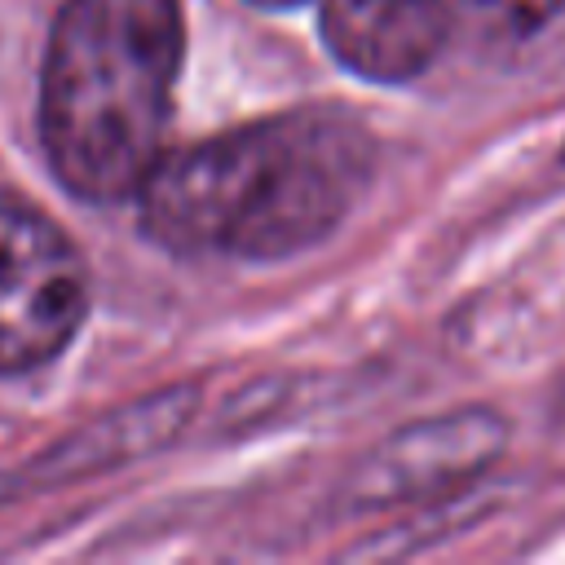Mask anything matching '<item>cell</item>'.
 Listing matches in <instances>:
<instances>
[{
  "instance_id": "1",
  "label": "cell",
  "mask_w": 565,
  "mask_h": 565,
  "mask_svg": "<svg viewBox=\"0 0 565 565\" xmlns=\"http://www.w3.org/2000/svg\"><path fill=\"white\" fill-rule=\"evenodd\" d=\"M375 177V137L335 106H300L159 154L141 230L181 256L282 260L331 238Z\"/></svg>"
},
{
  "instance_id": "2",
  "label": "cell",
  "mask_w": 565,
  "mask_h": 565,
  "mask_svg": "<svg viewBox=\"0 0 565 565\" xmlns=\"http://www.w3.org/2000/svg\"><path fill=\"white\" fill-rule=\"evenodd\" d=\"M185 53L181 0H66L40 79V137L57 181L88 203L137 194L163 154Z\"/></svg>"
},
{
  "instance_id": "3",
  "label": "cell",
  "mask_w": 565,
  "mask_h": 565,
  "mask_svg": "<svg viewBox=\"0 0 565 565\" xmlns=\"http://www.w3.org/2000/svg\"><path fill=\"white\" fill-rule=\"evenodd\" d=\"M88 274L75 243L0 185V375L57 358L84 322Z\"/></svg>"
},
{
  "instance_id": "4",
  "label": "cell",
  "mask_w": 565,
  "mask_h": 565,
  "mask_svg": "<svg viewBox=\"0 0 565 565\" xmlns=\"http://www.w3.org/2000/svg\"><path fill=\"white\" fill-rule=\"evenodd\" d=\"M508 450V419L490 406H459L415 419L380 437L349 472L344 503L353 512L402 508L468 490Z\"/></svg>"
},
{
  "instance_id": "5",
  "label": "cell",
  "mask_w": 565,
  "mask_h": 565,
  "mask_svg": "<svg viewBox=\"0 0 565 565\" xmlns=\"http://www.w3.org/2000/svg\"><path fill=\"white\" fill-rule=\"evenodd\" d=\"M327 53L371 84H406L424 75L455 26L450 0H322Z\"/></svg>"
},
{
  "instance_id": "6",
  "label": "cell",
  "mask_w": 565,
  "mask_h": 565,
  "mask_svg": "<svg viewBox=\"0 0 565 565\" xmlns=\"http://www.w3.org/2000/svg\"><path fill=\"white\" fill-rule=\"evenodd\" d=\"M459 4L472 18H481L486 26H494L499 35H530L565 9V0H459Z\"/></svg>"
},
{
  "instance_id": "7",
  "label": "cell",
  "mask_w": 565,
  "mask_h": 565,
  "mask_svg": "<svg viewBox=\"0 0 565 565\" xmlns=\"http://www.w3.org/2000/svg\"><path fill=\"white\" fill-rule=\"evenodd\" d=\"M256 9H296V4H309V0H247Z\"/></svg>"
},
{
  "instance_id": "8",
  "label": "cell",
  "mask_w": 565,
  "mask_h": 565,
  "mask_svg": "<svg viewBox=\"0 0 565 565\" xmlns=\"http://www.w3.org/2000/svg\"><path fill=\"white\" fill-rule=\"evenodd\" d=\"M561 163H565V150H561Z\"/></svg>"
}]
</instances>
